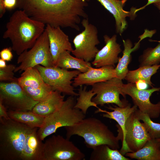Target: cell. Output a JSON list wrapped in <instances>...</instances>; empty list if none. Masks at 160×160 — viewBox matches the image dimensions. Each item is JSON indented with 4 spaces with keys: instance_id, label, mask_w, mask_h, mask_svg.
Wrapping results in <instances>:
<instances>
[{
    "instance_id": "74e56055",
    "label": "cell",
    "mask_w": 160,
    "mask_h": 160,
    "mask_svg": "<svg viewBox=\"0 0 160 160\" xmlns=\"http://www.w3.org/2000/svg\"><path fill=\"white\" fill-rule=\"evenodd\" d=\"M153 4L159 10H160V2L154 3Z\"/></svg>"
},
{
    "instance_id": "3957f363",
    "label": "cell",
    "mask_w": 160,
    "mask_h": 160,
    "mask_svg": "<svg viewBox=\"0 0 160 160\" xmlns=\"http://www.w3.org/2000/svg\"><path fill=\"white\" fill-rule=\"evenodd\" d=\"M33 129L11 119H0V160H21L25 140Z\"/></svg>"
},
{
    "instance_id": "1f68e13d",
    "label": "cell",
    "mask_w": 160,
    "mask_h": 160,
    "mask_svg": "<svg viewBox=\"0 0 160 160\" xmlns=\"http://www.w3.org/2000/svg\"><path fill=\"white\" fill-rule=\"evenodd\" d=\"M12 49L10 47L3 49L0 52L1 58L5 61H11L13 57L11 51Z\"/></svg>"
},
{
    "instance_id": "5b68a950",
    "label": "cell",
    "mask_w": 160,
    "mask_h": 160,
    "mask_svg": "<svg viewBox=\"0 0 160 160\" xmlns=\"http://www.w3.org/2000/svg\"><path fill=\"white\" fill-rule=\"evenodd\" d=\"M17 63L20 65L14 72H20L38 65L45 67L55 66L49 47L47 33L44 31L39 38L33 47L18 55Z\"/></svg>"
},
{
    "instance_id": "9c48e42d",
    "label": "cell",
    "mask_w": 160,
    "mask_h": 160,
    "mask_svg": "<svg viewBox=\"0 0 160 160\" xmlns=\"http://www.w3.org/2000/svg\"><path fill=\"white\" fill-rule=\"evenodd\" d=\"M81 23L84 29L74 38L75 49L71 52L75 57L90 62L99 50L96 47L100 43L98 31L95 25L89 23L88 17L84 18Z\"/></svg>"
},
{
    "instance_id": "cb8c5ba5",
    "label": "cell",
    "mask_w": 160,
    "mask_h": 160,
    "mask_svg": "<svg viewBox=\"0 0 160 160\" xmlns=\"http://www.w3.org/2000/svg\"><path fill=\"white\" fill-rule=\"evenodd\" d=\"M139 41L132 47L131 41L129 39L123 40L124 49L121 57L119 58L118 63L115 68L116 77L121 79H124L128 71V65L130 61L131 53L137 49L139 47L140 41L143 39L140 37Z\"/></svg>"
},
{
    "instance_id": "2e32d148",
    "label": "cell",
    "mask_w": 160,
    "mask_h": 160,
    "mask_svg": "<svg viewBox=\"0 0 160 160\" xmlns=\"http://www.w3.org/2000/svg\"><path fill=\"white\" fill-rule=\"evenodd\" d=\"M114 17L115 21L116 30L117 33L122 34L126 29L128 24L126 17L131 20L137 16V8L132 7L129 11L124 10V4L121 0H97Z\"/></svg>"
},
{
    "instance_id": "4fadbf2b",
    "label": "cell",
    "mask_w": 160,
    "mask_h": 160,
    "mask_svg": "<svg viewBox=\"0 0 160 160\" xmlns=\"http://www.w3.org/2000/svg\"><path fill=\"white\" fill-rule=\"evenodd\" d=\"M160 90V87L139 89L135 83H131L123 84L121 88L124 97L127 95L130 96L134 105L140 111L147 114L151 119L157 118L160 115V101L155 104L151 103L150 99L153 93Z\"/></svg>"
},
{
    "instance_id": "7c38bea8",
    "label": "cell",
    "mask_w": 160,
    "mask_h": 160,
    "mask_svg": "<svg viewBox=\"0 0 160 160\" xmlns=\"http://www.w3.org/2000/svg\"><path fill=\"white\" fill-rule=\"evenodd\" d=\"M122 80L116 77L92 85V89L96 95L92 101L97 105L103 106L105 104H114L123 107L128 104L120 100V94L124 97L121 91L123 84Z\"/></svg>"
},
{
    "instance_id": "484cf974",
    "label": "cell",
    "mask_w": 160,
    "mask_h": 160,
    "mask_svg": "<svg viewBox=\"0 0 160 160\" xmlns=\"http://www.w3.org/2000/svg\"><path fill=\"white\" fill-rule=\"evenodd\" d=\"M160 67V64L140 66L135 70L129 71L124 79L132 83H135L138 81H143L152 86L151 77L157 72Z\"/></svg>"
},
{
    "instance_id": "83f0119b",
    "label": "cell",
    "mask_w": 160,
    "mask_h": 160,
    "mask_svg": "<svg viewBox=\"0 0 160 160\" xmlns=\"http://www.w3.org/2000/svg\"><path fill=\"white\" fill-rule=\"evenodd\" d=\"M87 87L85 86L82 88L81 86L78 89L79 97L75 106V107L81 110L85 114L88 108L91 106L99 108L92 101V97L95 93L91 89L89 91L86 90Z\"/></svg>"
},
{
    "instance_id": "f35d334b",
    "label": "cell",
    "mask_w": 160,
    "mask_h": 160,
    "mask_svg": "<svg viewBox=\"0 0 160 160\" xmlns=\"http://www.w3.org/2000/svg\"><path fill=\"white\" fill-rule=\"evenodd\" d=\"M156 140L160 143V138L156 139Z\"/></svg>"
},
{
    "instance_id": "d590c367",
    "label": "cell",
    "mask_w": 160,
    "mask_h": 160,
    "mask_svg": "<svg viewBox=\"0 0 160 160\" xmlns=\"http://www.w3.org/2000/svg\"><path fill=\"white\" fill-rule=\"evenodd\" d=\"M135 84L136 86L138 89L143 90L146 89L148 87L147 84H148L145 82L141 81H138L136 82Z\"/></svg>"
},
{
    "instance_id": "7402d4cb",
    "label": "cell",
    "mask_w": 160,
    "mask_h": 160,
    "mask_svg": "<svg viewBox=\"0 0 160 160\" xmlns=\"http://www.w3.org/2000/svg\"><path fill=\"white\" fill-rule=\"evenodd\" d=\"M126 156L138 160H160V144L156 140L151 139L140 149L126 153Z\"/></svg>"
},
{
    "instance_id": "d6986e66",
    "label": "cell",
    "mask_w": 160,
    "mask_h": 160,
    "mask_svg": "<svg viewBox=\"0 0 160 160\" xmlns=\"http://www.w3.org/2000/svg\"><path fill=\"white\" fill-rule=\"evenodd\" d=\"M38 128L33 129L27 135L21 160H43L44 143L37 133Z\"/></svg>"
},
{
    "instance_id": "8fae6325",
    "label": "cell",
    "mask_w": 160,
    "mask_h": 160,
    "mask_svg": "<svg viewBox=\"0 0 160 160\" xmlns=\"http://www.w3.org/2000/svg\"><path fill=\"white\" fill-rule=\"evenodd\" d=\"M17 82L29 96L38 102L46 99L53 91L35 67L24 71L17 78Z\"/></svg>"
},
{
    "instance_id": "ba28073f",
    "label": "cell",
    "mask_w": 160,
    "mask_h": 160,
    "mask_svg": "<svg viewBox=\"0 0 160 160\" xmlns=\"http://www.w3.org/2000/svg\"><path fill=\"white\" fill-rule=\"evenodd\" d=\"M85 156L66 138L53 135L44 143L43 160H82Z\"/></svg>"
},
{
    "instance_id": "9a60e30c",
    "label": "cell",
    "mask_w": 160,
    "mask_h": 160,
    "mask_svg": "<svg viewBox=\"0 0 160 160\" xmlns=\"http://www.w3.org/2000/svg\"><path fill=\"white\" fill-rule=\"evenodd\" d=\"M117 35L110 37L107 35L103 36L105 45L96 54L92 64L96 68L106 65H112L118 62V55L121 52L120 45L117 42Z\"/></svg>"
},
{
    "instance_id": "52a82bcc",
    "label": "cell",
    "mask_w": 160,
    "mask_h": 160,
    "mask_svg": "<svg viewBox=\"0 0 160 160\" xmlns=\"http://www.w3.org/2000/svg\"><path fill=\"white\" fill-rule=\"evenodd\" d=\"M35 67L38 70L44 82L53 90L70 96H79L74 91L72 80L81 73L79 71H69L56 66L45 67L38 65Z\"/></svg>"
},
{
    "instance_id": "8992f818",
    "label": "cell",
    "mask_w": 160,
    "mask_h": 160,
    "mask_svg": "<svg viewBox=\"0 0 160 160\" xmlns=\"http://www.w3.org/2000/svg\"><path fill=\"white\" fill-rule=\"evenodd\" d=\"M0 101L7 111H32L39 102L26 93L17 81L8 82H1Z\"/></svg>"
},
{
    "instance_id": "ab89813d",
    "label": "cell",
    "mask_w": 160,
    "mask_h": 160,
    "mask_svg": "<svg viewBox=\"0 0 160 160\" xmlns=\"http://www.w3.org/2000/svg\"><path fill=\"white\" fill-rule=\"evenodd\" d=\"M123 0H122V1H123Z\"/></svg>"
},
{
    "instance_id": "d6a6232c",
    "label": "cell",
    "mask_w": 160,
    "mask_h": 160,
    "mask_svg": "<svg viewBox=\"0 0 160 160\" xmlns=\"http://www.w3.org/2000/svg\"><path fill=\"white\" fill-rule=\"evenodd\" d=\"M2 118L7 119H10L8 114L7 110L2 103L0 101V119Z\"/></svg>"
},
{
    "instance_id": "44dd1931",
    "label": "cell",
    "mask_w": 160,
    "mask_h": 160,
    "mask_svg": "<svg viewBox=\"0 0 160 160\" xmlns=\"http://www.w3.org/2000/svg\"><path fill=\"white\" fill-rule=\"evenodd\" d=\"M57 91H53L45 100L39 102L32 111L41 116L46 117L58 109L64 100V95Z\"/></svg>"
},
{
    "instance_id": "836d02e7",
    "label": "cell",
    "mask_w": 160,
    "mask_h": 160,
    "mask_svg": "<svg viewBox=\"0 0 160 160\" xmlns=\"http://www.w3.org/2000/svg\"><path fill=\"white\" fill-rule=\"evenodd\" d=\"M3 2L6 9H11L15 8L17 0H3Z\"/></svg>"
},
{
    "instance_id": "277c9868",
    "label": "cell",
    "mask_w": 160,
    "mask_h": 160,
    "mask_svg": "<svg viewBox=\"0 0 160 160\" xmlns=\"http://www.w3.org/2000/svg\"><path fill=\"white\" fill-rule=\"evenodd\" d=\"M74 97L70 96L58 109L45 117L43 125L37 130L42 141L59 128L72 126L85 118V114L81 110L75 107L76 100Z\"/></svg>"
},
{
    "instance_id": "e0dca14e",
    "label": "cell",
    "mask_w": 160,
    "mask_h": 160,
    "mask_svg": "<svg viewBox=\"0 0 160 160\" xmlns=\"http://www.w3.org/2000/svg\"><path fill=\"white\" fill-rule=\"evenodd\" d=\"M116 77L114 66L106 65L95 68L92 67L84 73H80L73 79L74 87L84 85H92L96 83L104 81Z\"/></svg>"
},
{
    "instance_id": "30bf717a",
    "label": "cell",
    "mask_w": 160,
    "mask_h": 160,
    "mask_svg": "<svg viewBox=\"0 0 160 160\" xmlns=\"http://www.w3.org/2000/svg\"><path fill=\"white\" fill-rule=\"evenodd\" d=\"M132 113L127 120L124 140L119 151L123 155L129 152H134L142 148L151 139L143 123H141Z\"/></svg>"
},
{
    "instance_id": "6da1fadb",
    "label": "cell",
    "mask_w": 160,
    "mask_h": 160,
    "mask_svg": "<svg viewBox=\"0 0 160 160\" xmlns=\"http://www.w3.org/2000/svg\"><path fill=\"white\" fill-rule=\"evenodd\" d=\"M45 26L43 23L32 19L19 9L10 17L3 38L10 40L12 49L19 55L33 47L44 31Z\"/></svg>"
},
{
    "instance_id": "ffe728a7",
    "label": "cell",
    "mask_w": 160,
    "mask_h": 160,
    "mask_svg": "<svg viewBox=\"0 0 160 160\" xmlns=\"http://www.w3.org/2000/svg\"><path fill=\"white\" fill-rule=\"evenodd\" d=\"M106 108L112 111H108L99 108L95 111V113H104L103 114V117L114 120L117 122L122 132L123 143L125 136V127L127 120L130 115L137 109V107L135 105L131 107L130 104H128L123 107L116 106L113 107L109 106Z\"/></svg>"
},
{
    "instance_id": "5bb4252c",
    "label": "cell",
    "mask_w": 160,
    "mask_h": 160,
    "mask_svg": "<svg viewBox=\"0 0 160 160\" xmlns=\"http://www.w3.org/2000/svg\"><path fill=\"white\" fill-rule=\"evenodd\" d=\"M77 0H17L16 7L33 14L46 15L61 10Z\"/></svg>"
},
{
    "instance_id": "d4e9b609",
    "label": "cell",
    "mask_w": 160,
    "mask_h": 160,
    "mask_svg": "<svg viewBox=\"0 0 160 160\" xmlns=\"http://www.w3.org/2000/svg\"><path fill=\"white\" fill-rule=\"evenodd\" d=\"M7 111L11 119L32 129L41 127L45 118L34 113L32 111Z\"/></svg>"
},
{
    "instance_id": "4316f807",
    "label": "cell",
    "mask_w": 160,
    "mask_h": 160,
    "mask_svg": "<svg viewBox=\"0 0 160 160\" xmlns=\"http://www.w3.org/2000/svg\"><path fill=\"white\" fill-rule=\"evenodd\" d=\"M90 160H130L119 151L113 149L108 145L104 144L97 146L93 149Z\"/></svg>"
},
{
    "instance_id": "603a6c76",
    "label": "cell",
    "mask_w": 160,
    "mask_h": 160,
    "mask_svg": "<svg viewBox=\"0 0 160 160\" xmlns=\"http://www.w3.org/2000/svg\"><path fill=\"white\" fill-rule=\"evenodd\" d=\"M71 52L64 51L59 55L55 66L67 69H74L84 73L92 67L89 62H87L83 59L74 57L70 54Z\"/></svg>"
},
{
    "instance_id": "e575fe53",
    "label": "cell",
    "mask_w": 160,
    "mask_h": 160,
    "mask_svg": "<svg viewBox=\"0 0 160 160\" xmlns=\"http://www.w3.org/2000/svg\"><path fill=\"white\" fill-rule=\"evenodd\" d=\"M127 0H124L122 1L123 4H124L125 3V2ZM159 2H160V0H148L147 3L145 5L140 8L137 9L136 10V12L137 13L138 11L143 9H144L146 7L151 4H154V3H158Z\"/></svg>"
},
{
    "instance_id": "f546056e",
    "label": "cell",
    "mask_w": 160,
    "mask_h": 160,
    "mask_svg": "<svg viewBox=\"0 0 160 160\" xmlns=\"http://www.w3.org/2000/svg\"><path fill=\"white\" fill-rule=\"evenodd\" d=\"M139 59L140 66L159 64L160 63V41L154 48L145 49Z\"/></svg>"
},
{
    "instance_id": "ac0fdd59",
    "label": "cell",
    "mask_w": 160,
    "mask_h": 160,
    "mask_svg": "<svg viewBox=\"0 0 160 160\" xmlns=\"http://www.w3.org/2000/svg\"><path fill=\"white\" fill-rule=\"evenodd\" d=\"M45 29L48 36L50 50L55 66L60 53L64 51L71 52L73 50L68 36L60 27L46 25Z\"/></svg>"
},
{
    "instance_id": "8d00e7d4",
    "label": "cell",
    "mask_w": 160,
    "mask_h": 160,
    "mask_svg": "<svg viewBox=\"0 0 160 160\" xmlns=\"http://www.w3.org/2000/svg\"><path fill=\"white\" fill-rule=\"evenodd\" d=\"M6 61L4 60L0 59V68H3L6 67L7 66Z\"/></svg>"
},
{
    "instance_id": "f1b7e54d",
    "label": "cell",
    "mask_w": 160,
    "mask_h": 160,
    "mask_svg": "<svg viewBox=\"0 0 160 160\" xmlns=\"http://www.w3.org/2000/svg\"><path fill=\"white\" fill-rule=\"evenodd\" d=\"M134 113L139 119L143 122L145 127L151 139L160 138V124L153 121L147 114L137 109Z\"/></svg>"
},
{
    "instance_id": "4dcf8cb0",
    "label": "cell",
    "mask_w": 160,
    "mask_h": 160,
    "mask_svg": "<svg viewBox=\"0 0 160 160\" xmlns=\"http://www.w3.org/2000/svg\"><path fill=\"white\" fill-rule=\"evenodd\" d=\"M16 67L15 65L10 64L4 68H0L1 82H10L17 81V78L14 76V71Z\"/></svg>"
},
{
    "instance_id": "7a4b0ae2",
    "label": "cell",
    "mask_w": 160,
    "mask_h": 160,
    "mask_svg": "<svg viewBox=\"0 0 160 160\" xmlns=\"http://www.w3.org/2000/svg\"><path fill=\"white\" fill-rule=\"evenodd\" d=\"M66 138L70 139L73 135L83 138L87 147L92 149L101 145H107L111 148H120L118 136H116L108 127L101 120L95 117L84 118L71 126L64 127Z\"/></svg>"
}]
</instances>
